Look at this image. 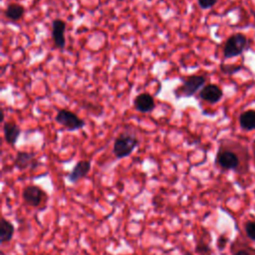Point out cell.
Returning a JSON list of instances; mask_svg holds the SVG:
<instances>
[{
    "label": "cell",
    "mask_w": 255,
    "mask_h": 255,
    "mask_svg": "<svg viewBox=\"0 0 255 255\" xmlns=\"http://www.w3.org/2000/svg\"><path fill=\"white\" fill-rule=\"evenodd\" d=\"M118 1H124V0H118Z\"/></svg>",
    "instance_id": "cell-23"
},
{
    "label": "cell",
    "mask_w": 255,
    "mask_h": 255,
    "mask_svg": "<svg viewBox=\"0 0 255 255\" xmlns=\"http://www.w3.org/2000/svg\"><path fill=\"white\" fill-rule=\"evenodd\" d=\"M233 255H250V253L248 252V251H246V250H239V251H237L236 253H234Z\"/></svg>",
    "instance_id": "cell-21"
},
{
    "label": "cell",
    "mask_w": 255,
    "mask_h": 255,
    "mask_svg": "<svg viewBox=\"0 0 255 255\" xmlns=\"http://www.w3.org/2000/svg\"><path fill=\"white\" fill-rule=\"evenodd\" d=\"M90 170H91V161L80 160L75 164L73 169L68 174L67 178H68L69 182L76 183L80 179L86 177L88 175V173L90 172Z\"/></svg>",
    "instance_id": "cell-10"
},
{
    "label": "cell",
    "mask_w": 255,
    "mask_h": 255,
    "mask_svg": "<svg viewBox=\"0 0 255 255\" xmlns=\"http://www.w3.org/2000/svg\"><path fill=\"white\" fill-rule=\"evenodd\" d=\"M220 71L224 74V75H234L238 72H240L244 67L241 65H226V64H220L219 66Z\"/></svg>",
    "instance_id": "cell-16"
},
{
    "label": "cell",
    "mask_w": 255,
    "mask_h": 255,
    "mask_svg": "<svg viewBox=\"0 0 255 255\" xmlns=\"http://www.w3.org/2000/svg\"><path fill=\"white\" fill-rule=\"evenodd\" d=\"M218 0H197V3L201 9H209L213 7Z\"/></svg>",
    "instance_id": "cell-19"
},
{
    "label": "cell",
    "mask_w": 255,
    "mask_h": 255,
    "mask_svg": "<svg viewBox=\"0 0 255 255\" xmlns=\"http://www.w3.org/2000/svg\"><path fill=\"white\" fill-rule=\"evenodd\" d=\"M14 165L19 170H24L27 168L34 169L39 165V161L36 159L33 152L18 151L14 159Z\"/></svg>",
    "instance_id": "cell-7"
},
{
    "label": "cell",
    "mask_w": 255,
    "mask_h": 255,
    "mask_svg": "<svg viewBox=\"0 0 255 255\" xmlns=\"http://www.w3.org/2000/svg\"><path fill=\"white\" fill-rule=\"evenodd\" d=\"M15 232V227L13 223L5 218L0 220V243L4 244L11 241Z\"/></svg>",
    "instance_id": "cell-13"
},
{
    "label": "cell",
    "mask_w": 255,
    "mask_h": 255,
    "mask_svg": "<svg viewBox=\"0 0 255 255\" xmlns=\"http://www.w3.org/2000/svg\"><path fill=\"white\" fill-rule=\"evenodd\" d=\"M66 23L61 19H55L52 22V39L58 49H64L66 46Z\"/></svg>",
    "instance_id": "cell-8"
},
{
    "label": "cell",
    "mask_w": 255,
    "mask_h": 255,
    "mask_svg": "<svg viewBox=\"0 0 255 255\" xmlns=\"http://www.w3.org/2000/svg\"><path fill=\"white\" fill-rule=\"evenodd\" d=\"M138 145V139L134 133L124 131L120 133L114 142L113 152L117 158L128 156Z\"/></svg>",
    "instance_id": "cell-2"
},
{
    "label": "cell",
    "mask_w": 255,
    "mask_h": 255,
    "mask_svg": "<svg viewBox=\"0 0 255 255\" xmlns=\"http://www.w3.org/2000/svg\"><path fill=\"white\" fill-rule=\"evenodd\" d=\"M215 162L218 166L225 170H237L240 166V158L238 154L229 148H219L216 154Z\"/></svg>",
    "instance_id": "cell-5"
},
{
    "label": "cell",
    "mask_w": 255,
    "mask_h": 255,
    "mask_svg": "<svg viewBox=\"0 0 255 255\" xmlns=\"http://www.w3.org/2000/svg\"><path fill=\"white\" fill-rule=\"evenodd\" d=\"M254 155H255V150H254Z\"/></svg>",
    "instance_id": "cell-24"
},
{
    "label": "cell",
    "mask_w": 255,
    "mask_h": 255,
    "mask_svg": "<svg viewBox=\"0 0 255 255\" xmlns=\"http://www.w3.org/2000/svg\"><path fill=\"white\" fill-rule=\"evenodd\" d=\"M227 241H228V239H227L224 235L219 236V237H218V240H217V248H218L219 250L224 249V247H225L226 244H227Z\"/></svg>",
    "instance_id": "cell-20"
},
{
    "label": "cell",
    "mask_w": 255,
    "mask_h": 255,
    "mask_svg": "<svg viewBox=\"0 0 255 255\" xmlns=\"http://www.w3.org/2000/svg\"><path fill=\"white\" fill-rule=\"evenodd\" d=\"M45 191L37 185H28L22 191V198L26 204L38 207L46 198Z\"/></svg>",
    "instance_id": "cell-6"
},
{
    "label": "cell",
    "mask_w": 255,
    "mask_h": 255,
    "mask_svg": "<svg viewBox=\"0 0 255 255\" xmlns=\"http://www.w3.org/2000/svg\"><path fill=\"white\" fill-rule=\"evenodd\" d=\"M239 125L244 130L255 129V111L247 110L239 116Z\"/></svg>",
    "instance_id": "cell-14"
},
{
    "label": "cell",
    "mask_w": 255,
    "mask_h": 255,
    "mask_svg": "<svg viewBox=\"0 0 255 255\" xmlns=\"http://www.w3.org/2000/svg\"><path fill=\"white\" fill-rule=\"evenodd\" d=\"M24 12H25V9L22 5L18 3H11L6 7L4 14L7 19L11 21H17L22 18V16L24 15Z\"/></svg>",
    "instance_id": "cell-15"
},
{
    "label": "cell",
    "mask_w": 255,
    "mask_h": 255,
    "mask_svg": "<svg viewBox=\"0 0 255 255\" xmlns=\"http://www.w3.org/2000/svg\"><path fill=\"white\" fill-rule=\"evenodd\" d=\"M205 82L206 78L204 76H189L186 79H184L182 85L174 91V95L177 99L189 98L191 96H194L199 91V89L205 84Z\"/></svg>",
    "instance_id": "cell-3"
},
{
    "label": "cell",
    "mask_w": 255,
    "mask_h": 255,
    "mask_svg": "<svg viewBox=\"0 0 255 255\" xmlns=\"http://www.w3.org/2000/svg\"><path fill=\"white\" fill-rule=\"evenodd\" d=\"M195 251L199 254H208L210 252V247L208 244L202 242V241H198L197 244H196V247H195Z\"/></svg>",
    "instance_id": "cell-18"
},
{
    "label": "cell",
    "mask_w": 255,
    "mask_h": 255,
    "mask_svg": "<svg viewBox=\"0 0 255 255\" xmlns=\"http://www.w3.org/2000/svg\"><path fill=\"white\" fill-rule=\"evenodd\" d=\"M133 107L136 111L145 114V113L151 112L154 109L155 103L153 98L149 94L143 93V94H139L134 98Z\"/></svg>",
    "instance_id": "cell-11"
},
{
    "label": "cell",
    "mask_w": 255,
    "mask_h": 255,
    "mask_svg": "<svg viewBox=\"0 0 255 255\" xmlns=\"http://www.w3.org/2000/svg\"><path fill=\"white\" fill-rule=\"evenodd\" d=\"M250 40L242 33L231 35L225 42L223 47L224 59H230L240 56L250 48Z\"/></svg>",
    "instance_id": "cell-1"
},
{
    "label": "cell",
    "mask_w": 255,
    "mask_h": 255,
    "mask_svg": "<svg viewBox=\"0 0 255 255\" xmlns=\"http://www.w3.org/2000/svg\"><path fill=\"white\" fill-rule=\"evenodd\" d=\"M3 133L6 142L11 145H14L18 140V137L21 133V129L18 125L7 122L3 125Z\"/></svg>",
    "instance_id": "cell-12"
},
{
    "label": "cell",
    "mask_w": 255,
    "mask_h": 255,
    "mask_svg": "<svg viewBox=\"0 0 255 255\" xmlns=\"http://www.w3.org/2000/svg\"><path fill=\"white\" fill-rule=\"evenodd\" d=\"M245 232L249 239L255 241V221H249L245 224Z\"/></svg>",
    "instance_id": "cell-17"
},
{
    "label": "cell",
    "mask_w": 255,
    "mask_h": 255,
    "mask_svg": "<svg viewBox=\"0 0 255 255\" xmlns=\"http://www.w3.org/2000/svg\"><path fill=\"white\" fill-rule=\"evenodd\" d=\"M56 123L59 125L65 127L69 131H74L81 129L85 127V121L80 119L75 113L68 111V110H60L56 117H55Z\"/></svg>",
    "instance_id": "cell-4"
},
{
    "label": "cell",
    "mask_w": 255,
    "mask_h": 255,
    "mask_svg": "<svg viewBox=\"0 0 255 255\" xmlns=\"http://www.w3.org/2000/svg\"><path fill=\"white\" fill-rule=\"evenodd\" d=\"M183 255H193L191 252H185Z\"/></svg>",
    "instance_id": "cell-22"
},
{
    "label": "cell",
    "mask_w": 255,
    "mask_h": 255,
    "mask_svg": "<svg viewBox=\"0 0 255 255\" xmlns=\"http://www.w3.org/2000/svg\"><path fill=\"white\" fill-rule=\"evenodd\" d=\"M222 97H223L222 90L218 86L213 84L203 87L199 92V98L209 104L218 103Z\"/></svg>",
    "instance_id": "cell-9"
}]
</instances>
